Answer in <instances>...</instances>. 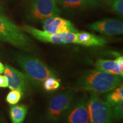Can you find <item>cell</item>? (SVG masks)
<instances>
[{
	"instance_id": "2",
	"label": "cell",
	"mask_w": 123,
	"mask_h": 123,
	"mask_svg": "<svg viewBox=\"0 0 123 123\" xmlns=\"http://www.w3.org/2000/svg\"><path fill=\"white\" fill-rule=\"evenodd\" d=\"M17 61L29 80L37 85H41L49 77L58 76L55 70L34 55L20 54Z\"/></svg>"
},
{
	"instance_id": "19",
	"label": "cell",
	"mask_w": 123,
	"mask_h": 123,
	"mask_svg": "<svg viewBox=\"0 0 123 123\" xmlns=\"http://www.w3.org/2000/svg\"><path fill=\"white\" fill-rule=\"evenodd\" d=\"M112 119L116 121H120L123 117V101L112 107Z\"/></svg>"
},
{
	"instance_id": "11",
	"label": "cell",
	"mask_w": 123,
	"mask_h": 123,
	"mask_svg": "<svg viewBox=\"0 0 123 123\" xmlns=\"http://www.w3.org/2000/svg\"><path fill=\"white\" fill-rule=\"evenodd\" d=\"M42 23L43 30L48 33L63 34L78 32L73 23L59 16L50 17L44 20Z\"/></svg>"
},
{
	"instance_id": "1",
	"label": "cell",
	"mask_w": 123,
	"mask_h": 123,
	"mask_svg": "<svg viewBox=\"0 0 123 123\" xmlns=\"http://www.w3.org/2000/svg\"><path fill=\"white\" fill-rule=\"evenodd\" d=\"M123 76L99 70L88 71L81 75L76 82V88L83 91L104 93L121 85Z\"/></svg>"
},
{
	"instance_id": "12",
	"label": "cell",
	"mask_w": 123,
	"mask_h": 123,
	"mask_svg": "<svg viewBox=\"0 0 123 123\" xmlns=\"http://www.w3.org/2000/svg\"><path fill=\"white\" fill-rule=\"evenodd\" d=\"M76 44L87 46V47H98L104 46L107 41L103 38L87 32H77Z\"/></svg>"
},
{
	"instance_id": "23",
	"label": "cell",
	"mask_w": 123,
	"mask_h": 123,
	"mask_svg": "<svg viewBox=\"0 0 123 123\" xmlns=\"http://www.w3.org/2000/svg\"><path fill=\"white\" fill-rule=\"evenodd\" d=\"M4 70H5V66L4 64L0 62V74L4 73Z\"/></svg>"
},
{
	"instance_id": "21",
	"label": "cell",
	"mask_w": 123,
	"mask_h": 123,
	"mask_svg": "<svg viewBox=\"0 0 123 123\" xmlns=\"http://www.w3.org/2000/svg\"><path fill=\"white\" fill-rule=\"evenodd\" d=\"M117 64L121 76H123V56H119L115 60Z\"/></svg>"
},
{
	"instance_id": "9",
	"label": "cell",
	"mask_w": 123,
	"mask_h": 123,
	"mask_svg": "<svg viewBox=\"0 0 123 123\" xmlns=\"http://www.w3.org/2000/svg\"><path fill=\"white\" fill-rule=\"evenodd\" d=\"M4 74L8 79V87L11 90H18L24 95L28 91L29 79L26 75L12 66H5Z\"/></svg>"
},
{
	"instance_id": "4",
	"label": "cell",
	"mask_w": 123,
	"mask_h": 123,
	"mask_svg": "<svg viewBox=\"0 0 123 123\" xmlns=\"http://www.w3.org/2000/svg\"><path fill=\"white\" fill-rule=\"evenodd\" d=\"M75 101V92L68 90L55 95L49 101L46 117L51 122H57L65 116Z\"/></svg>"
},
{
	"instance_id": "10",
	"label": "cell",
	"mask_w": 123,
	"mask_h": 123,
	"mask_svg": "<svg viewBox=\"0 0 123 123\" xmlns=\"http://www.w3.org/2000/svg\"><path fill=\"white\" fill-rule=\"evenodd\" d=\"M87 28L107 35L123 34V24L120 19L106 18L89 24Z\"/></svg>"
},
{
	"instance_id": "15",
	"label": "cell",
	"mask_w": 123,
	"mask_h": 123,
	"mask_svg": "<svg viewBox=\"0 0 123 123\" xmlns=\"http://www.w3.org/2000/svg\"><path fill=\"white\" fill-rule=\"evenodd\" d=\"M27 113V107L20 104L12 107L10 109V117L12 123H23Z\"/></svg>"
},
{
	"instance_id": "16",
	"label": "cell",
	"mask_w": 123,
	"mask_h": 123,
	"mask_svg": "<svg viewBox=\"0 0 123 123\" xmlns=\"http://www.w3.org/2000/svg\"><path fill=\"white\" fill-rule=\"evenodd\" d=\"M105 101L112 107L123 101V86L122 84L108 92L105 97Z\"/></svg>"
},
{
	"instance_id": "14",
	"label": "cell",
	"mask_w": 123,
	"mask_h": 123,
	"mask_svg": "<svg viewBox=\"0 0 123 123\" xmlns=\"http://www.w3.org/2000/svg\"><path fill=\"white\" fill-rule=\"evenodd\" d=\"M95 67L97 70L121 76L117 64L115 61L108 59H98L95 62Z\"/></svg>"
},
{
	"instance_id": "20",
	"label": "cell",
	"mask_w": 123,
	"mask_h": 123,
	"mask_svg": "<svg viewBox=\"0 0 123 123\" xmlns=\"http://www.w3.org/2000/svg\"><path fill=\"white\" fill-rule=\"evenodd\" d=\"M112 11L119 15L123 16V0H111L109 3Z\"/></svg>"
},
{
	"instance_id": "6",
	"label": "cell",
	"mask_w": 123,
	"mask_h": 123,
	"mask_svg": "<svg viewBox=\"0 0 123 123\" xmlns=\"http://www.w3.org/2000/svg\"><path fill=\"white\" fill-rule=\"evenodd\" d=\"M61 11L55 0H30L28 15L33 21L42 22L50 17L59 16Z\"/></svg>"
},
{
	"instance_id": "3",
	"label": "cell",
	"mask_w": 123,
	"mask_h": 123,
	"mask_svg": "<svg viewBox=\"0 0 123 123\" xmlns=\"http://www.w3.org/2000/svg\"><path fill=\"white\" fill-rule=\"evenodd\" d=\"M0 41L26 51H34V44L22 29L0 14Z\"/></svg>"
},
{
	"instance_id": "24",
	"label": "cell",
	"mask_w": 123,
	"mask_h": 123,
	"mask_svg": "<svg viewBox=\"0 0 123 123\" xmlns=\"http://www.w3.org/2000/svg\"><path fill=\"white\" fill-rule=\"evenodd\" d=\"M4 10L5 9L4 8V7L2 6V4L0 3V14H3V13H4Z\"/></svg>"
},
{
	"instance_id": "8",
	"label": "cell",
	"mask_w": 123,
	"mask_h": 123,
	"mask_svg": "<svg viewBox=\"0 0 123 123\" xmlns=\"http://www.w3.org/2000/svg\"><path fill=\"white\" fill-rule=\"evenodd\" d=\"M87 101L88 97L86 94L74 101L64 116L66 123H89Z\"/></svg>"
},
{
	"instance_id": "7",
	"label": "cell",
	"mask_w": 123,
	"mask_h": 123,
	"mask_svg": "<svg viewBox=\"0 0 123 123\" xmlns=\"http://www.w3.org/2000/svg\"><path fill=\"white\" fill-rule=\"evenodd\" d=\"M22 30L31 35L35 39L44 42L54 44H76V33L56 34L48 33L29 25H24Z\"/></svg>"
},
{
	"instance_id": "22",
	"label": "cell",
	"mask_w": 123,
	"mask_h": 123,
	"mask_svg": "<svg viewBox=\"0 0 123 123\" xmlns=\"http://www.w3.org/2000/svg\"><path fill=\"white\" fill-rule=\"evenodd\" d=\"M8 79L5 75L0 74V88H6L8 87Z\"/></svg>"
},
{
	"instance_id": "5",
	"label": "cell",
	"mask_w": 123,
	"mask_h": 123,
	"mask_svg": "<svg viewBox=\"0 0 123 123\" xmlns=\"http://www.w3.org/2000/svg\"><path fill=\"white\" fill-rule=\"evenodd\" d=\"M89 123H112V107L98 93L92 92L88 98Z\"/></svg>"
},
{
	"instance_id": "18",
	"label": "cell",
	"mask_w": 123,
	"mask_h": 123,
	"mask_svg": "<svg viewBox=\"0 0 123 123\" xmlns=\"http://www.w3.org/2000/svg\"><path fill=\"white\" fill-rule=\"evenodd\" d=\"M23 93L18 90H11L6 97V101L10 105H15L21 100Z\"/></svg>"
},
{
	"instance_id": "17",
	"label": "cell",
	"mask_w": 123,
	"mask_h": 123,
	"mask_svg": "<svg viewBox=\"0 0 123 123\" xmlns=\"http://www.w3.org/2000/svg\"><path fill=\"white\" fill-rule=\"evenodd\" d=\"M43 83V87L46 91L49 92L54 91L58 90L61 86L59 80L56 77L51 76L44 80Z\"/></svg>"
},
{
	"instance_id": "13",
	"label": "cell",
	"mask_w": 123,
	"mask_h": 123,
	"mask_svg": "<svg viewBox=\"0 0 123 123\" xmlns=\"http://www.w3.org/2000/svg\"><path fill=\"white\" fill-rule=\"evenodd\" d=\"M56 2L65 8L71 9L89 8L99 5L94 0H57Z\"/></svg>"
}]
</instances>
